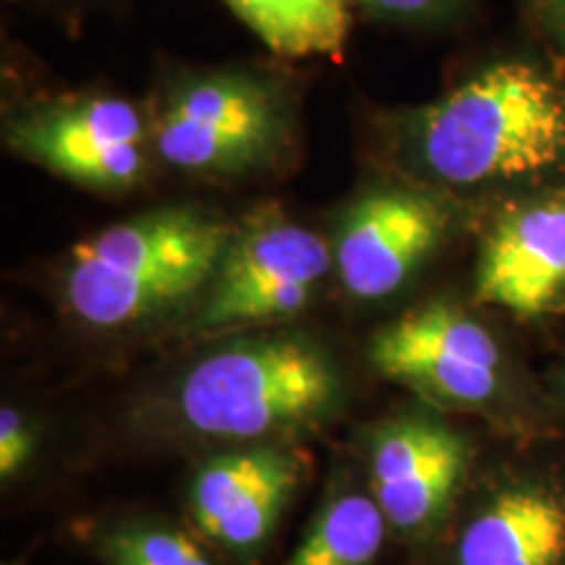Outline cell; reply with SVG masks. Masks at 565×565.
Instances as JSON below:
<instances>
[{
  "label": "cell",
  "instance_id": "cell-1",
  "mask_svg": "<svg viewBox=\"0 0 565 565\" xmlns=\"http://www.w3.org/2000/svg\"><path fill=\"white\" fill-rule=\"evenodd\" d=\"M412 166L448 186L565 173V79L524 61L492 63L406 124Z\"/></svg>",
  "mask_w": 565,
  "mask_h": 565
},
{
  "label": "cell",
  "instance_id": "cell-2",
  "mask_svg": "<svg viewBox=\"0 0 565 565\" xmlns=\"http://www.w3.org/2000/svg\"><path fill=\"white\" fill-rule=\"evenodd\" d=\"M228 244L231 231L202 212H147L76 244L63 291L82 322L124 328L212 282Z\"/></svg>",
  "mask_w": 565,
  "mask_h": 565
},
{
  "label": "cell",
  "instance_id": "cell-3",
  "mask_svg": "<svg viewBox=\"0 0 565 565\" xmlns=\"http://www.w3.org/2000/svg\"><path fill=\"white\" fill-rule=\"evenodd\" d=\"M335 391L333 366L315 345L259 338L196 362L183 377L179 406L196 433L249 440L315 419Z\"/></svg>",
  "mask_w": 565,
  "mask_h": 565
},
{
  "label": "cell",
  "instance_id": "cell-4",
  "mask_svg": "<svg viewBox=\"0 0 565 565\" xmlns=\"http://www.w3.org/2000/svg\"><path fill=\"white\" fill-rule=\"evenodd\" d=\"M333 267V249L303 225H252L242 238H231L223 254L202 309V328H244L294 317Z\"/></svg>",
  "mask_w": 565,
  "mask_h": 565
},
{
  "label": "cell",
  "instance_id": "cell-5",
  "mask_svg": "<svg viewBox=\"0 0 565 565\" xmlns=\"http://www.w3.org/2000/svg\"><path fill=\"white\" fill-rule=\"evenodd\" d=\"M370 359L383 377L454 406L487 404L503 380V353L490 330L440 301L377 330Z\"/></svg>",
  "mask_w": 565,
  "mask_h": 565
},
{
  "label": "cell",
  "instance_id": "cell-6",
  "mask_svg": "<svg viewBox=\"0 0 565 565\" xmlns=\"http://www.w3.org/2000/svg\"><path fill=\"white\" fill-rule=\"evenodd\" d=\"M9 145L63 179L103 192H121L145 173L147 129L121 97H92L17 121Z\"/></svg>",
  "mask_w": 565,
  "mask_h": 565
},
{
  "label": "cell",
  "instance_id": "cell-7",
  "mask_svg": "<svg viewBox=\"0 0 565 565\" xmlns=\"http://www.w3.org/2000/svg\"><path fill=\"white\" fill-rule=\"evenodd\" d=\"M278 103L249 76L183 87L158 124V152L181 171H231L263 158L278 134Z\"/></svg>",
  "mask_w": 565,
  "mask_h": 565
},
{
  "label": "cell",
  "instance_id": "cell-8",
  "mask_svg": "<svg viewBox=\"0 0 565 565\" xmlns=\"http://www.w3.org/2000/svg\"><path fill=\"white\" fill-rule=\"evenodd\" d=\"M448 228L443 204L408 189H380L353 204L338 233V278L356 299H385L412 278Z\"/></svg>",
  "mask_w": 565,
  "mask_h": 565
},
{
  "label": "cell",
  "instance_id": "cell-9",
  "mask_svg": "<svg viewBox=\"0 0 565 565\" xmlns=\"http://www.w3.org/2000/svg\"><path fill=\"white\" fill-rule=\"evenodd\" d=\"M565 294V189L505 210L487 233L477 299L540 317Z\"/></svg>",
  "mask_w": 565,
  "mask_h": 565
},
{
  "label": "cell",
  "instance_id": "cell-10",
  "mask_svg": "<svg viewBox=\"0 0 565 565\" xmlns=\"http://www.w3.org/2000/svg\"><path fill=\"white\" fill-rule=\"evenodd\" d=\"M466 469V445L429 416L385 424L372 443V498L401 532L429 526L454 498Z\"/></svg>",
  "mask_w": 565,
  "mask_h": 565
},
{
  "label": "cell",
  "instance_id": "cell-11",
  "mask_svg": "<svg viewBox=\"0 0 565 565\" xmlns=\"http://www.w3.org/2000/svg\"><path fill=\"white\" fill-rule=\"evenodd\" d=\"M299 482V461L270 445L210 458L192 482V515L210 540L249 553L273 532Z\"/></svg>",
  "mask_w": 565,
  "mask_h": 565
},
{
  "label": "cell",
  "instance_id": "cell-12",
  "mask_svg": "<svg viewBox=\"0 0 565 565\" xmlns=\"http://www.w3.org/2000/svg\"><path fill=\"white\" fill-rule=\"evenodd\" d=\"M565 553V508L540 487H511L469 521L458 565H557Z\"/></svg>",
  "mask_w": 565,
  "mask_h": 565
},
{
  "label": "cell",
  "instance_id": "cell-13",
  "mask_svg": "<svg viewBox=\"0 0 565 565\" xmlns=\"http://www.w3.org/2000/svg\"><path fill=\"white\" fill-rule=\"evenodd\" d=\"M273 53L335 55L349 38V0H225Z\"/></svg>",
  "mask_w": 565,
  "mask_h": 565
},
{
  "label": "cell",
  "instance_id": "cell-14",
  "mask_svg": "<svg viewBox=\"0 0 565 565\" xmlns=\"http://www.w3.org/2000/svg\"><path fill=\"white\" fill-rule=\"evenodd\" d=\"M387 519L377 500L341 494L317 515L288 565H370L385 542Z\"/></svg>",
  "mask_w": 565,
  "mask_h": 565
},
{
  "label": "cell",
  "instance_id": "cell-15",
  "mask_svg": "<svg viewBox=\"0 0 565 565\" xmlns=\"http://www.w3.org/2000/svg\"><path fill=\"white\" fill-rule=\"evenodd\" d=\"M110 565H212L183 532L166 526H124L105 536Z\"/></svg>",
  "mask_w": 565,
  "mask_h": 565
},
{
  "label": "cell",
  "instance_id": "cell-16",
  "mask_svg": "<svg viewBox=\"0 0 565 565\" xmlns=\"http://www.w3.org/2000/svg\"><path fill=\"white\" fill-rule=\"evenodd\" d=\"M32 433L17 408L0 412V477L13 479L24 469L32 454Z\"/></svg>",
  "mask_w": 565,
  "mask_h": 565
},
{
  "label": "cell",
  "instance_id": "cell-17",
  "mask_svg": "<svg viewBox=\"0 0 565 565\" xmlns=\"http://www.w3.org/2000/svg\"><path fill=\"white\" fill-rule=\"evenodd\" d=\"M536 30L565 63V0H526Z\"/></svg>",
  "mask_w": 565,
  "mask_h": 565
},
{
  "label": "cell",
  "instance_id": "cell-18",
  "mask_svg": "<svg viewBox=\"0 0 565 565\" xmlns=\"http://www.w3.org/2000/svg\"><path fill=\"white\" fill-rule=\"evenodd\" d=\"M349 3L374 13H385V17H422V13L433 11L440 0H349Z\"/></svg>",
  "mask_w": 565,
  "mask_h": 565
}]
</instances>
